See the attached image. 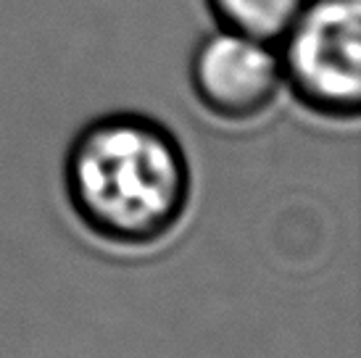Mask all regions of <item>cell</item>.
I'll use <instances>...</instances> for the list:
<instances>
[{"label": "cell", "instance_id": "cell-1", "mask_svg": "<svg viewBox=\"0 0 361 358\" xmlns=\"http://www.w3.org/2000/svg\"><path fill=\"white\" fill-rule=\"evenodd\" d=\"M63 198L103 245L148 250L169 240L192 200L180 137L140 111H109L74 132L61 166Z\"/></svg>", "mask_w": 361, "mask_h": 358}, {"label": "cell", "instance_id": "cell-2", "mask_svg": "<svg viewBox=\"0 0 361 358\" xmlns=\"http://www.w3.org/2000/svg\"><path fill=\"white\" fill-rule=\"evenodd\" d=\"M277 45L282 87L309 113L356 121L361 109V3L309 0Z\"/></svg>", "mask_w": 361, "mask_h": 358}, {"label": "cell", "instance_id": "cell-3", "mask_svg": "<svg viewBox=\"0 0 361 358\" xmlns=\"http://www.w3.org/2000/svg\"><path fill=\"white\" fill-rule=\"evenodd\" d=\"M188 82L198 106L227 124L261 119L285 90L274 42L216 24L192 45Z\"/></svg>", "mask_w": 361, "mask_h": 358}, {"label": "cell", "instance_id": "cell-4", "mask_svg": "<svg viewBox=\"0 0 361 358\" xmlns=\"http://www.w3.org/2000/svg\"><path fill=\"white\" fill-rule=\"evenodd\" d=\"M216 27L277 42L309 0H203Z\"/></svg>", "mask_w": 361, "mask_h": 358}]
</instances>
